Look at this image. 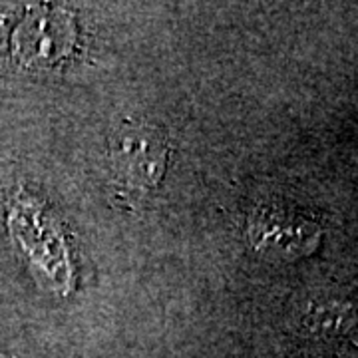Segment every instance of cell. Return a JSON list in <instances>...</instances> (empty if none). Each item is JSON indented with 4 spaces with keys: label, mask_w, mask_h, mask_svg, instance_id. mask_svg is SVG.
<instances>
[{
    "label": "cell",
    "mask_w": 358,
    "mask_h": 358,
    "mask_svg": "<svg viewBox=\"0 0 358 358\" xmlns=\"http://www.w3.org/2000/svg\"><path fill=\"white\" fill-rule=\"evenodd\" d=\"M164 129L148 120H124L110 136V167L117 192L143 199L159 185L167 166Z\"/></svg>",
    "instance_id": "obj_1"
}]
</instances>
